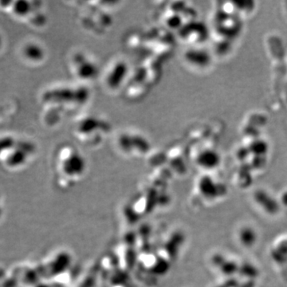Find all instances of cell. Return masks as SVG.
<instances>
[{"mask_svg":"<svg viewBox=\"0 0 287 287\" xmlns=\"http://www.w3.org/2000/svg\"><path fill=\"white\" fill-rule=\"evenodd\" d=\"M21 55L26 62L38 63L44 59L45 52L39 44L29 42L22 47Z\"/></svg>","mask_w":287,"mask_h":287,"instance_id":"1","label":"cell"},{"mask_svg":"<svg viewBox=\"0 0 287 287\" xmlns=\"http://www.w3.org/2000/svg\"><path fill=\"white\" fill-rule=\"evenodd\" d=\"M3 47H4V39H3L2 32L0 30V53L3 50Z\"/></svg>","mask_w":287,"mask_h":287,"instance_id":"2","label":"cell"}]
</instances>
